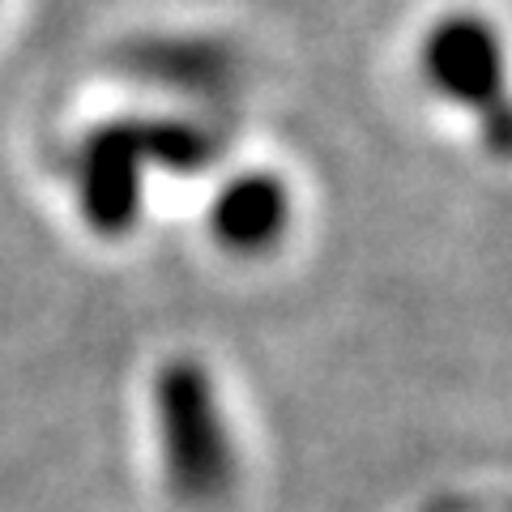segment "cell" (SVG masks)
<instances>
[{"instance_id": "1", "label": "cell", "mask_w": 512, "mask_h": 512, "mask_svg": "<svg viewBox=\"0 0 512 512\" xmlns=\"http://www.w3.org/2000/svg\"><path fill=\"white\" fill-rule=\"evenodd\" d=\"M419 73L427 90L448 107H500L504 94V43L483 13H444L431 22L419 47Z\"/></svg>"}, {"instance_id": "2", "label": "cell", "mask_w": 512, "mask_h": 512, "mask_svg": "<svg viewBox=\"0 0 512 512\" xmlns=\"http://www.w3.org/2000/svg\"><path fill=\"white\" fill-rule=\"evenodd\" d=\"M295 222V201L282 175H269L265 167L235 171L222 180L210 210H205V231L214 248L235 256V261H261L274 252Z\"/></svg>"}]
</instances>
